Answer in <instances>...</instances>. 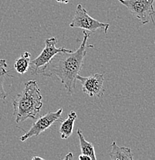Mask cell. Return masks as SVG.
<instances>
[{"label": "cell", "mask_w": 155, "mask_h": 160, "mask_svg": "<svg viewBox=\"0 0 155 160\" xmlns=\"http://www.w3.org/2000/svg\"><path fill=\"white\" fill-rule=\"evenodd\" d=\"M42 99L43 96L37 82L36 80L26 82L24 89L13 102L16 122L21 123L29 119H36L43 107Z\"/></svg>", "instance_id": "obj_2"}, {"label": "cell", "mask_w": 155, "mask_h": 160, "mask_svg": "<svg viewBox=\"0 0 155 160\" xmlns=\"http://www.w3.org/2000/svg\"><path fill=\"white\" fill-rule=\"evenodd\" d=\"M78 159H79L80 160H91L90 157H89V156H86V155H83V154L80 155L79 157H78Z\"/></svg>", "instance_id": "obj_14"}, {"label": "cell", "mask_w": 155, "mask_h": 160, "mask_svg": "<svg viewBox=\"0 0 155 160\" xmlns=\"http://www.w3.org/2000/svg\"><path fill=\"white\" fill-rule=\"evenodd\" d=\"M76 118H77V115H76V112L71 111L68 115V117L63 121H61V125L59 127L61 139H66L72 135L73 126H74Z\"/></svg>", "instance_id": "obj_9"}, {"label": "cell", "mask_w": 155, "mask_h": 160, "mask_svg": "<svg viewBox=\"0 0 155 160\" xmlns=\"http://www.w3.org/2000/svg\"><path fill=\"white\" fill-rule=\"evenodd\" d=\"M32 159L35 160V159H40V160H43V158L39 157V156H34V157L32 158Z\"/></svg>", "instance_id": "obj_17"}, {"label": "cell", "mask_w": 155, "mask_h": 160, "mask_svg": "<svg viewBox=\"0 0 155 160\" xmlns=\"http://www.w3.org/2000/svg\"><path fill=\"white\" fill-rule=\"evenodd\" d=\"M58 40L56 37L48 38L45 41V48L43 49L42 52L36 59L30 61L29 70L33 75L37 74V72L39 69L46 66L52 58L57 53L61 52H70L72 50L65 49L60 47L56 48V45L57 44Z\"/></svg>", "instance_id": "obj_5"}, {"label": "cell", "mask_w": 155, "mask_h": 160, "mask_svg": "<svg viewBox=\"0 0 155 160\" xmlns=\"http://www.w3.org/2000/svg\"><path fill=\"white\" fill-rule=\"evenodd\" d=\"M31 54L28 52L22 53L20 57L16 59L14 63V69L19 74L23 75L29 71V63H30Z\"/></svg>", "instance_id": "obj_11"}, {"label": "cell", "mask_w": 155, "mask_h": 160, "mask_svg": "<svg viewBox=\"0 0 155 160\" xmlns=\"http://www.w3.org/2000/svg\"><path fill=\"white\" fill-rule=\"evenodd\" d=\"M63 112V109H58L56 112H49L44 116L39 118L32 126V127L28 131L25 132L23 136L19 138L22 142H26V140L33 136H38L49 129L56 122L59 121L61 119V114Z\"/></svg>", "instance_id": "obj_6"}, {"label": "cell", "mask_w": 155, "mask_h": 160, "mask_svg": "<svg viewBox=\"0 0 155 160\" xmlns=\"http://www.w3.org/2000/svg\"><path fill=\"white\" fill-rule=\"evenodd\" d=\"M141 21L142 25L154 22V0H118Z\"/></svg>", "instance_id": "obj_4"}, {"label": "cell", "mask_w": 155, "mask_h": 160, "mask_svg": "<svg viewBox=\"0 0 155 160\" xmlns=\"http://www.w3.org/2000/svg\"><path fill=\"white\" fill-rule=\"evenodd\" d=\"M57 2H60V3H63V4H67L69 3V0H56Z\"/></svg>", "instance_id": "obj_16"}, {"label": "cell", "mask_w": 155, "mask_h": 160, "mask_svg": "<svg viewBox=\"0 0 155 160\" xmlns=\"http://www.w3.org/2000/svg\"><path fill=\"white\" fill-rule=\"evenodd\" d=\"M6 76H9L5 69L0 70V99H6L7 97V93L5 91L4 87H3V82H4L5 77Z\"/></svg>", "instance_id": "obj_12"}, {"label": "cell", "mask_w": 155, "mask_h": 160, "mask_svg": "<svg viewBox=\"0 0 155 160\" xmlns=\"http://www.w3.org/2000/svg\"><path fill=\"white\" fill-rule=\"evenodd\" d=\"M73 159V153L72 152H70V153H68L67 155H66V156H65L64 158H63V159L64 160H70V159Z\"/></svg>", "instance_id": "obj_15"}, {"label": "cell", "mask_w": 155, "mask_h": 160, "mask_svg": "<svg viewBox=\"0 0 155 160\" xmlns=\"http://www.w3.org/2000/svg\"><path fill=\"white\" fill-rule=\"evenodd\" d=\"M70 26L71 28H78L86 31L92 32L93 33L96 32L97 29H101L105 33H107L110 24L101 22L98 20L93 19L88 14L87 11L83 8L82 4H78L76 6L74 17L70 23Z\"/></svg>", "instance_id": "obj_3"}, {"label": "cell", "mask_w": 155, "mask_h": 160, "mask_svg": "<svg viewBox=\"0 0 155 160\" xmlns=\"http://www.w3.org/2000/svg\"><path fill=\"white\" fill-rule=\"evenodd\" d=\"M8 67V64L6 59H0V69H3Z\"/></svg>", "instance_id": "obj_13"}, {"label": "cell", "mask_w": 155, "mask_h": 160, "mask_svg": "<svg viewBox=\"0 0 155 160\" xmlns=\"http://www.w3.org/2000/svg\"><path fill=\"white\" fill-rule=\"evenodd\" d=\"M111 149L110 152V157L112 160H133L134 155L132 151L128 147H121L116 145L114 141L111 144Z\"/></svg>", "instance_id": "obj_8"}, {"label": "cell", "mask_w": 155, "mask_h": 160, "mask_svg": "<svg viewBox=\"0 0 155 160\" xmlns=\"http://www.w3.org/2000/svg\"><path fill=\"white\" fill-rule=\"evenodd\" d=\"M76 80H80L81 82L83 92L90 97H101L104 94L103 74L95 73L87 77H83L79 74L76 76Z\"/></svg>", "instance_id": "obj_7"}, {"label": "cell", "mask_w": 155, "mask_h": 160, "mask_svg": "<svg viewBox=\"0 0 155 160\" xmlns=\"http://www.w3.org/2000/svg\"><path fill=\"white\" fill-rule=\"evenodd\" d=\"M90 33L83 31V39L76 51L61 52L52 58L50 61L37 72V74L46 77H56L60 80L65 89L73 94L76 87V76L82 69L86 49L93 46L87 44Z\"/></svg>", "instance_id": "obj_1"}, {"label": "cell", "mask_w": 155, "mask_h": 160, "mask_svg": "<svg viewBox=\"0 0 155 160\" xmlns=\"http://www.w3.org/2000/svg\"><path fill=\"white\" fill-rule=\"evenodd\" d=\"M77 135L78 137H79L80 146V150L82 154L86 155L89 157H90L91 160H96V154H95V149L93 145L85 139L81 129L77 130Z\"/></svg>", "instance_id": "obj_10"}]
</instances>
